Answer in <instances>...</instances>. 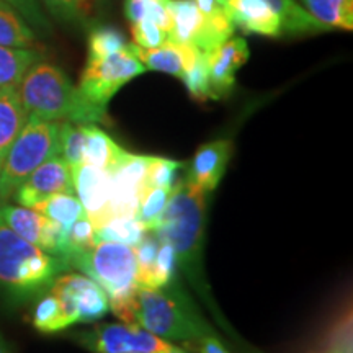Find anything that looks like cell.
Masks as SVG:
<instances>
[{
  "label": "cell",
  "mask_w": 353,
  "mask_h": 353,
  "mask_svg": "<svg viewBox=\"0 0 353 353\" xmlns=\"http://www.w3.org/2000/svg\"><path fill=\"white\" fill-rule=\"evenodd\" d=\"M17 88L26 113L37 114L43 120L74 125L108 121L107 108L87 100L64 70L50 63H34L23 74Z\"/></svg>",
  "instance_id": "cell-1"
},
{
  "label": "cell",
  "mask_w": 353,
  "mask_h": 353,
  "mask_svg": "<svg viewBox=\"0 0 353 353\" xmlns=\"http://www.w3.org/2000/svg\"><path fill=\"white\" fill-rule=\"evenodd\" d=\"M208 195V192L188 183L185 179L179 180L164 211L149 229L156 232L162 242L172 245L176 265H180L195 283L203 280L201 249Z\"/></svg>",
  "instance_id": "cell-2"
},
{
  "label": "cell",
  "mask_w": 353,
  "mask_h": 353,
  "mask_svg": "<svg viewBox=\"0 0 353 353\" xmlns=\"http://www.w3.org/2000/svg\"><path fill=\"white\" fill-rule=\"evenodd\" d=\"M65 270L64 260L25 241L0 221V298L17 304L39 298Z\"/></svg>",
  "instance_id": "cell-3"
},
{
  "label": "cell",
  "mask_w": 353,
  "mask_h": 353,
  "mask_svg": "<svg viewBox=\"0 0 353 353\" xmlns=\"http://www.w3.org/2000/svg\"><path fill=\"white\" fill-rule=\"evenodd\" d=\"M128 324H138L154 335L167 341L196 342L213 329L190 307L188 301L176 296L175 291L136 286L128 304Z\"/></svg>",
  "instance_id": "cell-4"
},
{
  "label": "cell",
  "mask_w": 353,
  "mask_h": 353,
  "mask_svg": "<svg viewBox=\"0 0 353 353\" xmlns=\"http://www.w3.org/2000/svg\"><path fill=\"white\" fill-rule=\"evenodd\" d=\"M68 263L69 268H77L97 281L107 293L112 311L126 321L128 304L138 286V262L131 245L107 241L97 242L90 249L74 252Z\"/></svg>",
  "instance_id": "cell-5"
},
{
  "label": "cell",
  "mask_w": 353,
  "mask_h": 353,
  "mask_svg": "<svg viewBox=\"0 0 353 353\" xmlns=\"http://www.w3.org/2000/svg\"><path fill=\"white\" fill-rule=\"evenodd\" d=\"M61 125L28 114L0 169V205H6L21 182L43 162L61 156Z\"/></svg>",
  "instance_id": "cell-6"
},
{
  "label": "cell",
  "mask_w": 353,
  "mask_h": 353,
  "mask_svg": "<svg viewBox=\"0 0 353 353\" xmlns=\"http://www.w3.org/2000/svg\"><path fill=\"white\" fill-rule=\"evenodd\" d=\"M144 72L145 68L136 57L132 44L128 43L125 50L101 59L87 61L77 87L87 100L107 108L110 100L123 85Z\"/></svg>",
  "instance_id": "cell-7"
},
{
  "label": "cell",
  "mask_w": 353,
  "mask_h": 353,
  "mask_svg": "<svg viewBox=\"0 0 353 353\" xmlns=\"http://www.w3.org/2000/svg\"><path fill=\"white\" fill-rule=\"evenodd\" d=\"M74 339L92 353H159L170 345L138 324L128 322L97 325L74 334Z\"/></svg>",
  "instance_id": "cell-8"
},
{
  "label": "cell",
  "mask_w": 353,
  "mask_h": 353,
  "mask_svg": "<svg viewBox=\"0 0 353 353\" xmlns=\"http://www.w3.org/2000/svg\"><path fill=\"white\" fill-rule=\"evenodd\" d=\"M63 304L69 325L77 322H95L107 316L110 301L107 293L87 275H59L50 286Z\"/></svg>",
  "instance_id": "cell-9"
},
{
  "label": "cell",
  "mask_w": 353,
  "mask_h": 353,
  "mask_svg": "<svg viewBox=\"0 0 353 353\" xmlns=\"http://www.w3.org/2000/svg\"><path fill=\"white\" fill-rule=\"evenodd\" d=\"M0 221L25 241L32 242L44 252L59 257L68 265L70 249L68 237H65V229L54 221L32 208L7 205V203L0 205Z\"/></svg>",
  "instance_id": "cell-10"
},
{
  "label": "cell",
  "mask_w": 353,
  "mask_h": 353,
  "mask_svg": "<svg viewBox=\"0 0 353 353\" xmlns=\"http://www.w3.org/2000/svg\"><path fill=\"white\" fill-rule=\"evenodd\" d=\"M151 156L125 151L118 164L108 170L110 176V219L134 218L144 188L145 172Z\"/></svg>",
  "instance_id": "cell-11"
},
{
  "label": "cell",
  "mask_w": 353,
  "mask_h": 353,
  "mask_svg": "<svg viewBox=\"0 0 353 353\" xmlns=\"http://www.w3.org/2000/svg\"><path fill=\"white\" fill-rule=\"evenodd\" d=\"M57 193H74L70 165L61 156L48 159L37 170H33L15 190L12 198L17 205L34 208L46 198Z\"/></svg>",
  "instance_id": "cell-12"
},
{
  "label": "cell",
  "mask_w": 353,
  "mask_h": 353,
  "mask_svg": "<svg viewBox=\"0 0 353 353\" xmlns=\"http://www.w3.org/2000/svg\"><path fill=\"white\" fill-rule=\"evenodd\" d=\"M74 193H77L88 221L94 228L103 226L110 221V176L99 167L79 164L70 167Z\"/></svg>",
  "instance_id": "cell-13"
},
{
  "label": "cell",
  "mask_w": 353,
  "mask_h": 353,
  "mask_svg": "<svg viewBox=\"0 0 353 353\" xmlns=\"http://www.w3.org/2000/svg\"><path fill=\"white\" fill-rule=\"evenodd\" d=\"M249 44L242 37H231L208 52L210 88L213 100L228 97L236 85V74L249 61Z\"/></svg>",
  "instance_id": "cell-14"
},
{
  "label": "cell",
  "mask_w": 353,
  "mask_h": 353,
  "mask_svg": "<svg viewBox=\"0 0 353 353\" xmlns=\"http://www.w3.org/2000/svg\"><path fill=\"white\" fill-rule=\"evenodd\" d=\"M232 152V143L229 139L211 141L198 148L190 162L187 176L188 183L211 193L218 187L229 164Z\"/></svg>",
  "instance_id": "cell-15"
},
{
  "label": "cell",
  "mask_w": 353,
  "mask_h": 353,
  "mask_svg": "<svg viewBox=\"0 0 353 353\" xmlns=\"http://www.w3.org/2000/svg\"><path fill=\"white\" fill-rule=\"evenodd\" d=\"M224 12L236 28L244 33L280 38L281 25L268 0H228Z\"/></svg>",
  "instance_id": "cell-16"
},
{
  "label": "cell",
  "mask_w": 353,
  "mask_h": 353,
  "mask_svg": "<svg viewBox=\"0 0 353 353\" xmlns=\"http://www.w3.org/2000/svg\"><path fill=\"white\" fill-rule=\"evenodd\" d=\"M132 51L143 63L145 70L165 72L182 79L183 74L195 63L200 50L193 44L174 43L167 39L162 46L151 48V50H143V48L132 44Z\"/></svg>",
  "instance_id": "cell-17"
},
{
  "label": "cell",
  "mask_w": 353,
  "mask_h": 353,
  "mask_svg": "<svg viewBox=\"0 0 353 353\" xmlns=\"http://www.w3.org/2000/svg\"><path fill=\"white\" fill-rule=\"evenodd\" d=\"M125 149L118 145L103 130L97 125H82V164L112 170L118 164Z\"/></svg>",
  "instance_id": "cell-18"
},
{
  "label": "cell",
  "mask_w": 353,
  "mask_h": 353,
  "mask_svg": "<svg viewBox=\"0 0 353 353\" xmlns=\"http://www.w3.org/2000/svg\"><path fill=\"white\" fill-rule=\"evenodd\" d=\"M26 118L28 113L21 103L17 85L0 87V169L8 149L26 123Z\"/></svg>",
  "instance_id": "cell-19"
},
{
  "label": "cell",
  "mask_w": 353,
  "mask_h": 353,
  "mask_svg": "<svg viewBox=\"0 0 353 353\" xmlns=\"http://www.w3.org/2000/svg\"><path fill=\"white\" fill-rule=\"evenodd\" d=\"M281 25V37H306L330 32L304 8L298 0H268Z\"/></svg>",
  "instance_id": "cell-20"
},
{
  "label": "cell",
  "mask_w": 353,
  "mask_h": 353,
  "mask_svg": "<svg viewBox=\"0 0 353 353\" xmlns=\"http://www.w3.org/2000/svg\"><path fill=\"white\" fill-rule=\"evenodd\" d=\"M170 12L172 26L169 39L174 43L193 44L203 28L205 15L195 6L193 0H167Z\"/></svg>",
  "instance_id": "cell-21"
},
{
  "label": "cell",
  "mask_w": 353,
  "mask_h": 353,
  "mask_svg": "<svg viewBox=\"0 0 353 353\" xmlns=\"http://www.w3.org/2000/svg\"><path fill=\"white\" fill-rule=\"evenodd\" d=\"M306 10L332 30H353V0H298Z\"/></svg>",
  "instance_id": "cell-22"
},
{
  "label": "cell",
  "mask_w": 353,
  "mask_h": 353,
  "mask_svg": "<svg viewBox=\"0 0 353 353\" xmlns=\"http://www.w3.org/2000/svg\"><path fill=\"white\" fill-rule=\"evenodd\" d=\"M37 43V34L6 0H0V46L32 48Z\"/></svg>",
  "instance_id": "cell-23"
},
{
  "label": "cell",
  "mask_w": 353,
  "mask_h": 353,
  "mask_svg": "<svg viewBox=\"0 0 353 353\" xmlns=\"http://www.w3.org/2000/svg\"><path fill=\"white\" fill-rule=\"evenodd\" d=\"M38 61L41 54L33 48L0 46V87L19 85L23 74Z\"/></svg>",
  "instance_id": "cell-24"
},
{
  "label": "cell",
  "mask_w": 353,
  "mask_h": 353,
  "mask_svg": "<svg viewBox=\"0 0 353 353\" xmlns=\"http://www.w3.org/2000/svg\"><path fill=\"white\" fill-rule=\"evenodd\" d=\"M32 210L54 221L64 229H69L76 221L87 216L82 203L79 201V198L74 193H57V195L46 198Z\"/></svg>",
  "instance_id": "cell-25"
},
{
  "label": "cell",
  "mask_w": 353,
  "mask_h": 353,
  "mask_svg": "<svg viewBox=\"0 0 353 353\" xmlns=\"http://www.w3.org/2000/svg\"><path fill=\"white\" fill-rule=\"evenodd\" d=\"M32 324L34 329L43 334L61 332V330L69 327L64 316L63 304L51 290H48L46 293L39 296L37 306L33 309Z\"/></svg>",
  "instance_id": "cell-26"
},
{
  "label": "cell",
  "mask_w": 353,
  "mask_h": 353,
  "mask_svg": "<svg viewBox=\"0 0 353 353\" xmlns=\"http://www.w3.org/2000/svg\"><path fill=\"white\" fill-rule=\"evenodd\" d=\"M56 20L69 25L85 23L99 12L105 0H41Z\"/></svg>",
  "instance_id": "cell-27"
},
{
  "label": "cell",
  "mask_w": 353,
  "mask_h": 353,
  "mask_svg": "<svg viewBox=\"0 0 353 353\" xmlns=\"http://www.w3.org/2000/svg\"><path fill=\"white\" fill-rule=\"evenodd\" d=\"M148 229L136 218H112L103 226L95 229L97 242H120L134 247L143 239Z\"/></svg>",
  "instance_id": "cell-28"
},
{
  "label": "cell",
  "mask_w": 353,
  "mask_h": 353,
  "mask_svg": "<svg viewBox=\"0 0 353 353\" xmlns=\"http://www.w3.org/2000/svg\"><path fill=\"white\" fill-rule=\"evenodd\" d=\"M176 270V257L170 244L161 241L157 257L148 272L136 278V285L143 288H162L169 285Z\"/></svg>",
  "instance_id": "cell-29"
},
{
  "label": "cell",
  "mask_w": 353,
  "mask_h": 353,
  "mask_svg": "<svg viewBox=\"0 0 353 353\" xmlns=\"http://www.w3.org/2000/svg\"><path fill=\"white\" fill-rule=\"evenodd\" d=\"M128 41L120 30L114 26H95L90 33H88V54L87 61L101 59L107 57L113 52L125 50Z\"/></svg>",
  "instance_id": "cell-30"
},
{
  "label": "cell",
  "mask_w": 353,
  "mask_h": 353,
  "mask_svg": "<svg viewBox=\"0 0 353 353\" xmlns=\"http://www.w3.org/2000/svg\"><path fill=\"white\" fill-rule=\"evenodd\" d=\"M190 97L196 101H206L213 99L210 88V70H208V52L198 51V56L187 72L182 76Z\"/></svg>",
  "instance_id": "cell-31"
},
{
  "label": "cell",
  "mask_w": 353,
  "mask_h": 353,
  "mask_svg": "<svg viewBox=\"0 0 353 353\" xmlns=\"http://www.w3.org/2000/svg\"><path fill=\"white\" fill-rule=\"evenodd\" d=\"M174 190V188H172ZM170 188L162 187H144L139 198V206L134 218L144 224V228L151 229L156 219L164 211L167 201H169Z\"/></svg>",
  "instance_id": "cell-32"
},
{
  "label": "cell",
  "mask_w": 353,
  "mask_h": 353,
  "mask_svg": "<svg viewBox=\"0 0 353 353\" xmlns=\"http://www.w3.org/2000/svg\"><path fill=\"white\" fill-rule=\"evenodd\" d=\"M180 169H182L180 162L172 161V159L151 156L148 172H145L144 187H162L172 190L179 182Z\"/></svg>",
  "instance_id": "cell-33"
},
{
  "label": "cell",
  "mask_w": 353,
  "mask_h": 353,
  "mask_svg": "<svg viewBox=\"0 0 353 353\" xmlns=\"http://www.w3.org/2000/svg\"><path fill=\"white\" fill-rule=\"evenodd\" d=\"M131 38L132 44L136 46L143 48V50H151V48L162 46L169 39V34L154 21L144 19L131 23Z\"/></svg>",
  "instance_id": "cell-34"
},
{
  "label": "cell",
  "mask_w": 353,
  "mask_h": 353,
  "mask_svg": "<svg viewBox=\"0 0 353 353\" xmlns=\"http://www.w3.org/2000/svg\"><path fill=\"white\" fill-rule=\"evenodd\" d=\"M6 2L10 3L23 17L26 23L33 28V32H38L41 34L51 33V23L48 20V17L44 15L38 0H6Z\"/></svg>",
  "instance_id": "cell-35"
},
{
  "label": "cell",
  "mask_w": 353,
  "mask_h": 353,
  "mask_svg": "<svg viewBox=\"0 0 353 353\" xmlns=\"http://www.w3.org/2000/svg\"><path fill=\"white\" fill-rule=\"evenodd\" d=\"M65 237H68V244L70 249L69 257H70V255L77 252V250L90 249L92 245H95V228L85 216V218L76 221V223H74L69 229H65Z\"/></svg>",
  "instance_id": "cell-36"
},
{
  "label": "cell",
  "mask_w": 353,
  "mask_h": 353,
  "mask_svg": "<svg viewBox=\"0 0 353 353\" xmlns=\"http://www.w3.org/2000/svg\"><path fill=\"white\" fill-rule=\"evenodd\" d=\"M322 353H352V319L350 316L335 325Z\"/></svg>",
  "instance_id": "cell-37"
},
{
  "label": "cell",
  "mask_w": 353,
  "mask_h": 353,
  "mask_svg": "<svg viewBox=\"0 0 353 353\" xmlns=\"http://www.w3.org/2000/svg\"><path fill=\"white\" fill-rule=\"evenodd\" d=\"M125 13L126 19L131 23L145 19V0H128L125 3Z\"/></svg>",
  "instance_id": "cell-38"
},
{
  "label": "cell",
  "mask_w": 353,
  "mask_h": 353,
  "mask_svg": "<svg viewBox=\"0 0 353 353\" xmlns=\"http://www.w3.org/2000/svg\"><path fill=\"white\" fill-rule=\"evenodd\" d=\"M195 343L200 353H229L226 347L216 339V335H206V337H201Z\"/></svg>",
  "instance_id": "cell-39"
},
{
  "label": "cell",
  "mask_w": 353,
  "mask_h": 353,
  "mask_svg": "<svg viewBox=\"0 0 353 353\" xmlns=\"http://www.w3.org/2000/svg\"><path fill=\"white\" fill-rule=\"evenodd\" d=\"M193 2H195V6L200 8V12L203 13V15H206V17L216 15V13L224 10L223 6H221L218 0H193Z\"/></svg>",
  "instance_id": "cell-40"
},
{
  "label": "cell",
  "mask_w": 353,
  "mask_h": 353,
  "mask_svg": "<svg viewBox=\"0 0 353 353\" xmlns=\"http://www.w3.org/2000/svg\"><path fill=\"white\" fill-rule=\"evenodd\" d=\"M159 353H188V352H185V350H182V348H179V347H174V345H172V343H170L169 347L164 348V350L159 352Z\"/></svg>",
  "instance_id": "cell-41"
},
{
  "label": "cell",
  "mask_w": 353,
  "mask_h": 353,
  "mask_svg": "<svg viewBox=\"0 0 353 353\" xmlns=\"http://www.w3.org/2000/svg\"><path fill=\"white\" fill-rule=\"evenodd\" d=\"M0 353H12L10 347H8V343L6 342V339L0 335Z\"/></svg>",
  "instance_id": "cell-42"
},
{
  "label": "cell",
  "mask_w": 353,
  "mask_h": 353,
  "mask_svg": "<svg viewBox=\"0 0 353 353\" xmlns=\"http://www.w3.org/2000/svg\"><path fill=\"white\" fill-rule=\"evenodd\" d=\"M218 2L221 3V6H224V3H226V2H228V0H218Z\"/></svg>",
  "instance_id": "cell-43"
}]
</instances>
